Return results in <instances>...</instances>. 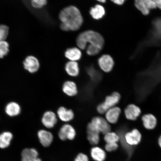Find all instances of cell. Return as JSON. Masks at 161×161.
Instances as JSON below:
<instances>
[{
  "label": "cell",
  "mask_w": 161,
  "mask_h": 161,
  "mask_svg": "<svg viewBox=\"0 0 161 161\" xmlns=\"http://www.w3.org/2000/svg\"><path fill=\"white\" fill-rule=\"evenodd\" d=\"M76 43L80 49H85L87 44H89L88 45L96 46L102 49L104 41L103 37L99 33L92 30H88L78 36Z\"/></svg>",
  "instance_id": "cell-2"
},
{
  "label": "cell",
  "mask_w": 161,
  "mask_h": 161,
  "mask_svg": "<svg viewBox=\"0 0 161 161\" xmlns=\"http://www.w3.org/2000/svg\"><path fill=\"white\" fill-rule=\"evenodd\" d=\"M97 1L103 3H105L106 2V0H97Z\"/></svg>",
  "instance_id": "cell-37"
},
{
  "label": "cell",
  "mask_w": 161,
  "mask_h": 161,
  "mask_svg": "<svg viewBox=\"0 0 161 161\" xmlns=\"http://www.w3.org/2000/svg\"><path fill=\"white\" fill-rule=\"evenodd\" d=\"M158 143L159 146L161 148V136H160L159 138L158 139Z\"/></svg>",
  "instance_id": "cell-36"
},
{
  "label": "cell",
  "mask_w": 161,
  "mask_h": 161,
  "mask_svg": "<svg viewBox=\"0 0 161 161\" xmlns=\"http://www.w3.org/2000/svg\"><path fill=\"white\" fill-rule=\"evenodd\" d=\"M9 52V45L7 42H0V58H3L7 55Z\"/></svg>",
  "instance_id": "cell-26"
},
{
  "label": "cell",
  "mask_w": 161,
  "mask_h": 161,
  "mask_svg": "<svg viewBox=\"0 0 161 161\" xmlns=\"http://www.w3.org/2000/svg\"><path fill=\"white\" fill-rule=\"evenodd\" d=\"M157 8L161 10V0H156Z\"/></svg>",
  "instance_id": "cell-35"
},
{
  "label": "cell",
  "mask_w": 161,
  "mask_h": 161,
  "mask_svg": "<svg viewBox=\"0 0 161 161\" xmlns=\"http://www.w3.org/2000/svg\"><path fill=\"white\" fill-rule=\"evenodd\" d=\"M57 114L60 119L62 121L68 122L73 119L74 114L73 111L61 107L58 108Z\"/></svg>",
  "instance_id": "cell-13"
},
{
  "label": "cell",
  "mask_w": 161,
  "mask_h": 161,
  "mask_svg": "<svg viewBox=\"0 0 161 161\" xmlns=\"http://www.w3.org/2000/svg\"><path fill=\"white\" fill-rule=\"evenodd\" d=\"M134 6L144 16L149 14L150 10L146 5L144 0H134Z\"/></svg>",
  "instance_id": "cell-23"
},
{
  "label": "cell",
  "mask_w": 161,
  "mask_h": 161,
  "mask_svg": "<svg viewBox=\"0 0 161 161\" xmlns=\"http://www.w3.org/2000/svg\"><path fill=\"white\" fill-rule=\"evenodd\" d=\"M142 138L140 132L136 129L126 133L124 136L125 142L126 145L128 146L137 145L140 142Z\"/></svg>",
  "instance_id": "cell-4"
},
{
  "label": "cell",
  "mask_w": 161,
  "mask_h": 161,
  "mask_svg": "<svg viewBox=\"0 0 161 161\" xmlns=\"http://www.w3.org/2000/svg\"><path fill=\"white\" fill-rule=\"evenodd\" d=\"M104 140L106 143H117L120 140L119 135L114 132H109L105 134Z\"/></svg>",
  "instance_id": "cell-24"
},
{
  "label": "cell",
  "mask_w": 161,
  "mask_h": 161,
  "mask_svg": "<svg viewBox=\"0 0 161 161\" xmlns=\"http://www.w3.org/2000/svg\"><path fill=\"white\" fill-rule=\"evenodd\" d=\"M13 135L9 132H4L0 134V148H7L10 145Z\"/></svg>",
  "instance_id": "cell-21"
},
{
  "label": "cell",
  "mask_w": 161,
  "mask_h": 161,
  "mask_svg": "<svg viewBox=\"0 0 161 161\" xmlns=\"http://www.w3.org/2000/svg\"><path fill=\"white\" fill-rule=\"evenodd\" d=\"M121 110L119 108L114 106L108 109L106 113V118L107 120L110 123H116L119 118Z\"/></svg>",
  "instance_id": "cell-9"
},
{
  "label": "cell",
  "mask_w": 161,
  "mask_h": 161,
  "mask_svg": "<svg viewBox=\"0 0 161 161\" xmlns=\"http://www.w3.org/2000/svg\"><path fill=\"white\" fill-rule=\"evenodd\" d=\"M141 110L137 106L134 104L129 105L125 110V114L128 119L134 120L140 115Z\"/></svg>",
  "instance_id": "cell-12"
},
{
  "label": "cell",
  "mask_w": 161,
  "mask_h": 161,
  "mask_svg": "<svg viewBox=\"0 0 161 161\" xmlns=\"http://www.w3.org/2000/svg\"><path fill=\"white\" fill-rule=\"evenodd\" d=\"M21 161H42L39 158H22Z\"/></svg>",
  "instance_id": "cell-33"
},
{
  "label": "cell",
  "mask_w": 161,
  "mask_h": 161,
  "mask_svg": "<svg viewBox=\"0 0 161 161\" xmlns=\"http://www.w3.org/2000/svg\"><path fill=\"white\" fill-rule=\"evenodd\" d=\"M91 155L92 158L96 161H103L105 159V152L98 147H94L91 151Z\"/></svg>",
  "instance_id": "cell-22"
},
{
  "label": "cell",
  "mask_w": 161,
  "mask_h": 161,
  "mask_svg": "<svg viewBox=\"0 0 161 161\" xmlns=\"http://www.w3.org/2000/svg\"><path fill=\"white\" fill-rule=\"evenodd\" d=\"M147 7L150 10L157 8L156 0H144Z\"/></svg>",
  "instance_id": "cell-30"
},
{
  "label": "cell",
  "mask_w": 161,
  "mask_h": 161,
  "mask_svg": "<svg viewBox=\"0 0 161 161\" xmlns=\"http://www.w3.org/2000/svg\"><path fill=\"white\" fill-rule=\"evenodd\" d=\"M126 0H111L113 3L118 5H123Z\"/></svg>",
  "instance_id": "cell-34"
},
{
  "label": "cell",
  "mask_w": 161,
  "mask_h": 161,
  "mask_svg": "<svg viewBox=\"0 0 161 161\" xmlns=\"http://www.w3.org/2000/svg\"><path fill=\"white\" fill-rule=\"evenodd\" d=\"M37 135L40 143L44 147H49L53 142V135L48 131L40 130L38 132Z\"/></svg>",
  "instance_id": "cell-10"
},
{
  "label": "cell",
  "mask_w": 161,
  "mask_h": 161,
  "mask_svg": "<svg viewBox=\"0 0 161 161\" xmlns=\"http://www.w3.org/2000/svg\"><path fill=\"white\" fill-rule=\"evenodd\" d=\"M5 111L8 115L13 117L18 116L20 114L21 108L17 103L11 102L6 106Z\"/></svg>",
  "instance_id": "cell-18"
},
{
  "label": "cell",
  "mask_w": 161,
  "mask_h": 161,
  "mask_svg": "<svg viewBox=\"0 0 161 161\" xmlns=\"http://www.w3.org/2000/svg\"><path fill=\"white\" fill-rule=\"evenodd\" d=\"M90 123L99 133L105 134L110 132L111 127L108 121L101 117L96 116L93 118Z\"/></svg>",
  "instance_id": "cell-3"
},
{
  "label": "cell",
  "mask_w": 161,
  "mask_h": 161,
  "mask_svg": "<svg viewBox=\"0 0 161 161\" xmlns=\"http://www.w3.org/2000/svg\"><path fill=\"white\" fill-rule=\"evenodd\" d=\"M23 65L25 69L31 73L37 72L40 67L39 60L35 56H28L25 58Z\"/></svg>",
  "instance_id": "cell-7"
},
{
  "label": "cell",
  "mask_w": 161,
  "mask_h": 161,
  "mask_svg": "<svg viewBox=\"0 0 161 161\" xmlns=\"http://www.w3.org/2000/svg\"><path fill=\"white\" fill-rule=\"evenodd\" d=\"M65 69L67 73L72 76H76L78 75L80 72L79 65L76 61H70L66 64Z\"/></svg>",
  "instance_id": "cell-19"
},
{
  "label": "cell",
  "mask_w": 161,
  "mask_h": 161,
  "mask_svg": "<svg viewBox=\"0 0 161 161\" xmlns=\"http://www.w3.org/2000/svg\"><path fill=\"white\" fill-rule=\"evenodd\" d=\"M42 123L44 126L48 128L54 127L57 122V119L55 113L48 111L44 114L42 118Z\"/></svg>",
  "instance_id": "cell-8"
},
{
  "label": "cell",
  "mask_w": 161,
  "mask_h": 161,
  "mask_svg": "<svg viewBox=\"0 0 161 161\" xmlns=\"http://www.w3.org/2000/svg\"><path fill=\"white\" fill-rule=\"evenodd\" d=\"M120 98V94L118 92H114L112 95L107 96L104 102L102 103L107 111L109 108L115 106L119 102Z\"/></svg>",
  "instance_id": "cell-11"
},
{
  "label": "cell",
  "mask_w": 161,
  "mask_h": 161,
  "mask_svg": "<svg viewBox=\"0 0 161 161\" xmlns=\"http://www.w3.org/2000/svg\"><path fill=\"white\" fill-rule=\"evenodd\" d=\"M31 5L35 8H43L47 3V0H31Z\"/></svg>",
  "instance_id": "cell-29"
},
{
  "label": "cell",
  "mask_w": 161,
  "mask_h": 161,
  "mask_svg": "<svg viewBox=\"0 0 161 161\" xmlns=\"http://www.w3.org/2000/svg\"><path fill=\"white\" fill-rule=\"evenodd\" d=\"M59 19L61 21L60 29L64 31H76L83 23V17L77 8L70 6L60 11Z\"/></svg>",
  "instance_id": "cell-1"
},
{
  "label": "cell",
  "mask_w": 161,
  "mask_h": 161,
  "mask_svg": "<svg viewBox=\"0 0 161 161\" xmlns=\"http://www.w3.org/2000/svg\"><path fill=\"white\" fill-rule=\"evenodd\" d=\"M90 13L94 19L98 20L102 19L105 14L104 8L101 5H97L91 8Z\"/></svg>",
  "instance_id": "cell-20"
},
{
  "label": "cell",
  "mask_w": 161,
  "mask_h": 161,
  "mask_svg": "<svg viewBox=\"0 0 161 161\" xmlns=\"http://www.w3.org/2000/svg\"><path fill=\"white\" fill-rule=\"evenodd\" d=\"M39 153L35 148H25L21 153L22 158H38Z\"/></svg>",
  "instance_id": "cell-25"
},
{
  "label": "cell",
  "mask_w": 161,
  "mask_h": 161,
  "mask_svg": "<svg viewBox=\"0 0 161 161\" xmlns=\"http://www.w3.org/2000/svg\"><path fill=\"white\" fill-rule=\"evenodd\" d=\"M9 33V28L5 25H0V42L5 40Z\"/></svg>",
  "instance_id": "cell-28"
},
{
  "label": "cell",
  "mask_w": 161,
  "mask_h": 161,
  "mask_svg": "<svg viewBox=\"0 0 161 161\" xmlns=\"http://www.w3.org/2000/svg\"><path fill=\"white\" fill-rule=\"evenodd\" d=\"M60 139L64 141L68 139L73 140L75 138L76 132L74 128L69 124H66L62 126L59 134Z\"/></svg>",
  "instance_id": "cell-5"
},
{
  "label": "cell",
  "mask_w": 161,
  "mask_h": 161,
  "mask_svg": "<svg viewBox=\"0 0 161 161\" xmlns=\"http://www.w3.org/2000/svg\"><path fill=\"white\" fill-rule=\"evenodd\" d=\"M105 149L108 152H111L117 149L118 145L117 143H107L106 145Z\"/></svg>",
  "instance_id": "cell-31"
},
{
  "label": "cell",
  "mask_w": 161,
  "mask_h": 161,
  "mask_svg": "<svg viewBox=\"0 0 161 161\" xmlns=\"http://www.w3.org/2000/svg\"><path fill=\"white\" fill-rule=\"evenodd\" d=\"M65 55V57L70 61L76 62L81 58L82 53L79 48L72 47L66 50Z\"/></svg>",
  "instance_id": "cell-16"
},
{
  "label": "cell",
  "mask_w": 161,
  "mask_h": 161,
  "mask_svg": "<svg viewBox=\"0 0 161 161\" xmlns=\"http://www.w3.org/2000/svg\"><path fill=\"white\" fill-rule=\"evenodd\" d=\"M142 120L143 125L147 129L153 130L156 127L157 123V119L153 114H145L142 117Z\"/></svg>",
  "instance_id": "cell-17"
},
{
  "label": "cell",
  "mask_w": 161,
  "mask_h": 161,
  "mask_svg": "<svg viewBox=\"0 0 161 161\" xmlns=\"http://www.w3.org/2000/svg\"><path fill=\"white\" fill-rule=\"evenodd\" d=\"M86 53L88 55L90 56H94L97 55L99 53L101 50L99 47H96V46L88 45L86 47Z\"/></svg>",
  "instance_id": "cell-27"
},
{
  "label": "cell",
  "mask_w": 161,
  "mask_h": 161,
  "mask_svg": "<svg viewBox=\"0 0 161 161\" xmlns=\"http://www.w3.org/2000/svg\"><path fill=\"white\" fill-rule=\"evenodd\" d=\"M87 138L91 144L96 145L100 141V133L92 127L90 123L87 126Z\"/></svg>",
  "instance_id": "cell-14"
},
{
  "label": "cell",
  "mask_w": 161,
  "mask_h": 161,
  "mask_svg": "<svg viewBox=\"0 0 161 161\" xmlns=\"http://www.w3.org/2000/svg\"><path fill=\"white\" fill-rule=\"evenodd\" d=\"M75 161H89L88 157L86 155L80 153L75 158Z\"/></svg>",
  "instance_id": "cell-32"
},
{
  "label": "cell",
  "mask_w": 161,
  "mask_h": 161,
  "mask_svg": "<svg viewBox=\"0 0 161 161\" xmlns=\"http://www.w3.org/2000/svg\"><path fill=\"white\" fill-rule=\"evenodd\" d=\"M62 90L64 93L69 96H75L78 93L76 84L74 82L70 80L66 81L64 84Z\"/></svg>",
  "instance_id": "cell-15"
},
{
  "label": "cell",
  "mask_w": 161,
  "mask_h": 161,
  "mask_svg": "<svg viewBox=\"0 0 161 161\" xmlns=\"http://www.w3.org/2000/svg\"><path fill=\"white\" fill-rule=\"evenodd\" d=\"M98 64L100 68L106 72H110L114 65L113 59L110 55H104L101 56L98 60Z\"/></svg>",
  "instance_id": "cell-6"
}]
</instances>
